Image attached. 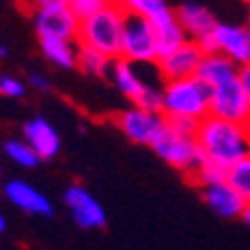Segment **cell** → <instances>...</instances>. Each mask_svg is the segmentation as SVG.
Listing matches in <instances>:
<instances>
[{"label": "cell", "mask_w": 250, "mask_h": 250, "mask_svg": "<svg viewBox=\"0 0 250 250\" xmlns=\"http://www.w3.org/2000/svg\"><path fill=\"white\" fill-rule=\"evenodd\" d=\"M34 25L39 39L59 36V39H77L79 34V18L70 9L68 0L54 2L47 7H39L34 14Z\"/></svg>", "instance_id": "obj_8"}, {"label": "cell", "mask_w": 250, "mask_h": 250, "mask_svg": "<svg viewBox=\"0 0 250 250\" xmlns=\"http://www.w3.org/2000/svg\"><path fill=\"white\" fill-rule=\"evenodd\" d=\"M0 95L2 97H23L25 83L9 72H0Z\"/></svg>", "instance_id": "obj_27"}, {"label": "cell", "mask_w": 250, "mask_h": 250, "mask_svg": "<svg viewBox=\"0 0 250 250\" xmlns=\"http://www.w3.org/2000/svg\"><path fill=\"white\" fill-rule=\"evenodd\" d=\"M5 228H7V221H5V214L0 212V232H5Z\"/></svg>", "instance_id": "obj_34"}, {"label": "cell", "mask_w": 250, "mask_h": 250, "mask_svg": "<svg viewBox=\"0 0 250 250\" xmlns=\"http://www.w3.org/2000/svg\"><path fill=\"white\" fill-rule=\"evenodd\" d=\"M151 149L156 151V156H160L167 165H171L174 169H181L187 176L194 174L205 160V153L198 145L196 135H185L178 133L176 128L167 126L163 128V133L153 140Z\"/></svg>", "instance_id": "obj_4"}, {"label": "cell", "mask_w": 250, "mask_h": 250, "mask_svg": "<svg viewBox=\"0 0 250 250\" xmlns=\"http://www.w3.org/2000/svg\"><path fill=\"white\" fill-rule=\"evenodd\" d=\"M181 25L185 27L187 36L192 39V41H198V39H203V36L212 34L216 27V21L214 14L205 9L203 5H196V2H185V5L178 7V12H176Z\"/></svg>", "instance_id": "obj_17"}, {"label": "cell", "mask_w": 250, "mask_h": 250, "mask_svg": "<svg viewBox=\"0 0 250 250\" xmlns=\"http://www.w3.org/2000/svg\"><path fill=\"white\" fill-rule=\"evenodd\" d=\"M239 72H241V65L234 63L230 57H226L221 52H208V54H203L201 63H198L196 77L203 79L209 88H216V86H221V83L237 79Z\"/></svg>", "instance_id": "obj_15"}, {"label": "cell", "mask_w": 250, "mask_h": 250, "mask_svg": "<svg viewBox=\"0 0 250 250\" xmlns=\"http://www.w3.org/2000/svg\"><path fill=\"white\" fill-rule=\"evenodd\" d=\"M203 50L198 45L196 41H189L183 43L181 47H176L171 52L163 54V57L156 61V68L160 72L165 82L169 79H183V77H192L196 75L198 70V63H201V59H203Z\"/></svg>", "instance_id": "obj_10"}, {"label": "cell", "mask_w": 250, "mask_h": 250, "mask_svg": "<svg viewBox=\"0 0 250 250\" xmlns=\"http://www.w3.org/2000/svg\"><path fill=\"white\" fill-rule=\"evenodd\" d=\"M248 27H250V14H248Z\"/></svg>", "instance_id": "obj_35"}, {"label": "cell", "mask_w": 250, "mask_h": 250, "mask_svg": "<svg viewBox=\"0 0 250 250\" xmlns=\"http://www.w3.org/2000/svg\"><path fill=\"white\" fill-rule=\"evenodd\" d=\"M43 57L61 70H70L79 65V41L77 39H59V36H43L39 39Z\"/></svg>", "instance_id": "obj_16"}, {"label": "cell", "mask_w": 250, "mask_h": 250, "mask_svg": "<svg viewBox=\"0 0 250 250\" xmlns=\"http://www.w3.org/2000/svg\"><path fill=\"white\" fill-rule=\"evenodd\" d=\"M108 75H111L113 83L117 86V90L126 99H131V102H135L138 95L142 93V88L146 86L142 75L135 70V63H131V61H126V59H122V57H117L111 61Z\"/></svg>", "instance_id": "obj_18"}, {"label": "cell", "mask_w": 250, "mask_h": 250, "mask_svg": "<svg viewBox=\"0 0 250 250\" xmlns=\"http://www.w3.org/2000/svg\"><path fill=\"white\" fill-rule=\"evenodd\" d=\"M5 196L9 203H14L18 209H23L27 214L34 216H52L54 208L47 201L43 192H39L36 187L27 185L25 181H9L5 185Z\"/></svg>", "instance_id": "obj_13"}, {"label": "cell", "mask_w": 250, "mask_h": 250, "mask_svg": "<svg viewBox=\"0 0 250 250\" xmlns=\"http://www.w3.org/2000/svg\"><path fill=\"white\" fill-rule=\"evenodd\" d=\"M54 2H63V0H32V5L39 9V7H47V5H54Z\"/></svg>", "instance_id": "obj_31"}, {"label": "cell", "mask_w": 250, "mask_h": 250, "mask_svg": "<svg viewBox=\"0 0 250 250\" xmlns=\"http://www.w3.org/2000/svg\"><path fill=\"white\" fill-rule=\"evenodd\" d=\"M9 57V50H7L5 45H0V61H2V59H7Z\"/></svg>", "instance_id": "obj_33"}, {"label": "cell", "mask_w": 250, "mask_h": 250, "mask_svg": "<svg viewBox=\"0 0 250 250\" xmlns=\"http://www.w3.org/2000/svg\"><path fill=\"white\" fill-rule=\"evenodd\" d=\"M167 124H169L171 128H176L178 133L196 135L201 120H194V117H167Z\"/></svg>", "instance_id": "obj_28"}, {"label": "cell", "mask_w": 250, "mask_h": 250, "mask_svg": "<svg viewBox=\"0 0 250 250\" xmlns=\"http://www.w3.org/2000/svg\"><path fill=\"white\" fill-rule=\"evenodd\" d=\"M111 2H113V0H68L70 9L77 14V18H79V21H83V18L102 12V9H104V7H108Z\"/></svg>", "instance_id": "obj_26"}, {"label": "cell", "mask_w": 250, "mask_h": 250, "mask_svg": "<svg viewBox=\"0 0 250 250\" xmlns=\"http://www.w3.org/2000/svg\"><path fill=\"white\" fill-rule=\"evenodd\" d=\"M203 192V201L208 203V208L219 214L221 219H237V216L244 214V208H246V201L241 194L234 189L232 183L226 181H219V183H209V185L201 187Z\"/></svg>", "instance_id": "obj_12"}, {"label": "cell", "mask_w": 250, "mask_h": 250, "mask_svg": "<svg viewBox=\"0 0 250 250\" xmlns=\"http://www.w3.org/2000/svg\"><path fill=\"white\" fill-rule=\"evenodd\" d=\"M216 52L226 54L239 65H250V27L232 23H216L214 27Z\"/></svg>", "instance_id": "obj_11"}, {"label": "cell", "mask_w": 250, "mask_h": 250, "mask_svg": "<svg viewBox=\"0 0 250 250\" xmlns=\"http://www.w3.org/2000/svg\"><path fill=\"white\" fill-rule=\"evenodd\" d=\"M212 88L196 75L183 79H169L163 86L165 117H194L203 120L209 115Z\"/></svg>", "instance_id": "obj_2"}, {"label": "cell", "mask_w": 250, "mask_h": 250, "mask_svg": "<svg viewBox=\"0 0 250 250\" xmlns=\"http://www.w3.org/2000/svg\"><path fill=\"white\" fill-rule=\"evenodd\" d=\"M246 2H248V5H250V0H246Z\"/></svg>", "instance_id": "obj_36"}, {"label": "cell", "mask_w": 250, "mask_h": 250, "mask_svg": "<svg viewBox=\"0 0 250 250\" xmlns=\"http://www.w3.org/2000/svg\"><path fill=\"white\" fill-rule=\"evenodd\" d=\"M63 201L68 205L75 223L83 230H99L106 226V212L99 205V201L88 192L83 185H70L63 194Z\"/></svg>", "instance_id": "obj_9"}, {"label": "cell", "mask_w": 250, "mask_h": 250, "mask_svg": "<svg viewBox=\"0 0 250 250\" xmlns=\"http://www.w3.org/2000/svg\"><path fill=\"white\" fill-rule=\"evenodd\" d=\"M115 124L131 142L151 146L153 140L163 133V128L167 126V117L160 111H149L145 106L133 104L126 111L117 113Z\"/></svg>", "instance_id": "obj_6"}, {"label": "cell", "mask_w": 250, "mask_h": 250, "mask_svg": "<svg viewBox=\"0 0 250 250\" xmlns=\"http://www.w3.org/2000/svg\"><path fill=\"white\" fill-rule=\"evenodd\" d=\"M226 178H228V183H232L234 189L250 203V156L241 158L232 167H228Z\"/></svg>", "instance_id": "obj_23"}, {"label": "cell", "mask_w": 250, "mask_h": 250, "mask_svg": "<svg viewBox=\"0 0 250 250\" xmlns=\"http://www.w3.org/2000/svg\"><path fill=\"white\" fill-rule=\"evenodd\" d=\"M23 138L36 149V153L41 156V160L54 158L61 149V135L52 124L43 120V117H32L23 126Z\"/></svg>", "instance_id": "obj_14"}, {"label": "cell", "mask_w": 250, "mask_h": 250, "mask_svg": "<svg viewBox=\"0 0 250 250\" xmlns=\"http://www.w3.org/2000/svg\"><path fill=\"white\" fill-rule=\"evenodd\" d=\"M124 21H126L124 7L111 2L102 12L79 21L77 41H79V45H90L99 52L108 54L111 59H117L120 57V45H122Z\"/></svg>", "instance_id": "obj_3"}, {"label": "cell", "mask_w": 250, "mask_h": 250, "mask_svg": "<svg viewBox=\"0 0 250 250\" xmlns=\"http://www.w3.org/2000/svg\"><path fill=\"white\" fill-rule=\"evenodd\" d=\"M117 5H122L126 14L149 18L153 25H163L176 16V12L167 5V0H117Z\"/></svg>", "instance_id": "obj_19"}, {"label": "cell", "mask_w": 250, "mask_h": 250, "mask_svg": "<svg viewBox=\"0 0 250 250\" xmlns=\"http://www.w3.org/2000/svg\"><path fill=\"white\" fill-rule=\"evenodd\" d=\"M239 79H241V83H244V88H246V93H248V99H250V65H241Z\"/></svg>", "instance_id": "obj_30"}, {"label": "cell", "mask_w": 250, "mask_h": 250, "mask_svg": "<svg viewBox=\"0 0 250 250\" xmlns=\"http://www.w3.org/2000/svg\"><path fill=\"white\" fill-rule=\"evenodd\" d=\"M226 176H228L226 167H221V165H216V163H212V160L205 158L203 165H201L194 174H189V181H192L194 185H198V187H205V185H209V183L226 181Z\"/></svg>", "instance_id": "obj_24"}, {"label": "cell", "mask_w": 250, "mask_h": 250, "mask_svg": "<svg viewBox=\"0 0 250 250\" xmlns=\"http://www.w3.org/2000/svg\"><path fill=\"white\" fill-rule=\"evenodd\" d=\"M241 219H244V223L250 228V203H246V208H244V214H241Z\"/></svg>", "instance_id": "obj_32"}, {"label": "cell", "mask_w": 250, "mask_h": 250, "mask_svg": "<svg viewBox=\"0 0 250 250\" xmlns=\"http://www.w3.org/2000/svg\"><path fill=\"white\" fill-rule=\"evenodd\" d=\"M133 104L145 106V108H149V111H160L163 113V88L153 86V83H146Z\"/></svg>", "instance_id": "obj_25"}, {"label": "cell", "mask_w": 250, "mask_h": 250, "mask_svg": "<svg viewBox=\"0 0 250 250\" xmlns=\"http://www.w3.org/2000/svg\"><path fill=\"white\" fill-rule=\"evenodd\" d=\"M29 83H32L36 90H41V93H47V90L52 88V83H50V79H47L45 75H29Z\"/></svg>", "instance_id": "obj_29"}, {"label": "cell", "mask_w": 250, "mask_h": 250, "mask_svg": "<svg viewBox=\"0 0 250 250\" xmlns=\"http://www.w3.org/2000/svg\"><path fill=\"white\" fill-rule=\"evenodd\" d=\"M120 57L135 65L156 63L158 61V57H160V50H158V29L149 18L138 16V14H126L124 29H122Z\"/></svg>", "instance_id": "obj_5"}, {"label": "cell", "mask_w": 250, "mask_h": 250, "mask_svg": "<svg viewBox=\"0 0 250 250\" xmlns=\"http://www.w3.org/2000/svg\"><path fill=\"white\" fill-rule=\"evenodd\" d=\"M2 149H5L7 158H9L12 163H16L18 167L32 169V167H36V165L41 163V156L36 153V149L29 145L25 138L23 140H7Z\"/></svg>", "instance_id": "obj_21"}, {"label": "cell", "mask_w": 250, "mask_h": 250, "mask_svg": "<svg viewBox=\"0 0 250 250\" xmlns=\"http://www.w3.org/2000/svg\"><path fill=\"white\" fill-rule=\"evenodd\" d=\"M156 29H158V50H160V57L189 41V36H187L185 27L181 25L178 16H174L171 21H167V23H163V25H156Z\"/></svg>", "instance_id": "obj_20"}, {"label": "cell", "mask_w": 250, "mask_h": 250, "mask_svg": "<svg viewBox=\"0 0 250 250\" xmlns=\"http://www.w3.org/2000/svg\"><path fill=\"white\" fill-rule=\"evenodd\" d=\"M196 140L205 158L226 169L250 156V124L223 120L209 113L198 124Z\"/></svg>", "instance_id": "obj_1"}, {"label": "cell", "mask_w": 250, "mask_h": 250, "mask_svg": "<svg viewBox=\"0 0 250 250\" xmlns=\"http://www.w3.org/2000/svg\"><path fill=\"white\" fill-rule=\"evenodd\" d=\"M209 113L216 117H223V120L250 124V99L239 77L232 82L212 88Z\"/></svg>", "instance_id": "obj_7"}, {"label": "cell", "mask_w": 250, "mask_h": 250, "mask_svg": "<svg viewBox=\"0 0 250 250\" xmlns=\"http://www.w3.org/2000/svg\"><path fill=\"white\" fill-rule=\"evenodd\" d=\"M111 61L113 59L108 54L99 52L95 47L90 45H82L79 47V68L86 72V75H93V77H102L108 72L111 68Z\"/></svg>", "instance_id": "obj_22"}]
</instances>
